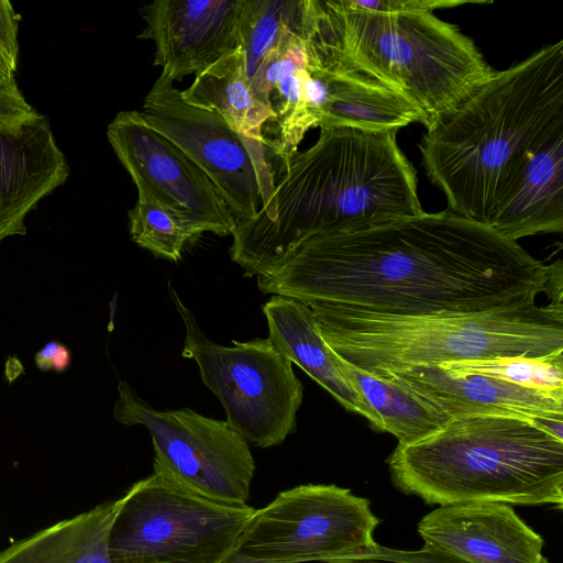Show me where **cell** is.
<instances>
[{
  "label": "cell",
  "instance_id": "1",
  "mask_svg": "<svg viewBox=\"0 0 563 563\" xmlns=\"http://www.w3.org/2000/svg\"><path fill=\"white\" fill-rule=\"evenodd\" d=\"M562 271L487 225L423 211L310 238L256 278L264 294L413 317L561 297Z\"/></svg>",
  "mask_w": 563,
  "mask_h": 563
},
{
  "label": "cell",
  "instance_id": "2",
  "mask_svg": "<svg viewBox=\"0 0 563 563\" xmlns=\"http://www.w3.org/2000/svg\"><path fill=\"white\" fill-rule=\"evenodd\" d=\"M397 132L320 128L314 144L279 162L269 202L231 234L230 257L244 276L272 272L310 238L423 212Z\"/></svg>",
  "mask_w": 563,
  "mask_h": 563
},
{
  "label": "cell",
  "instance_id": "3",
  "mask_svg": "<svg viewBox=\"0 0 563 563\" xmlns=\"http://www.w3.org/2000/svg\"><path fill=\"white\" fill-rule=\"evenodd\" d=\"M563 129V41L494 75L419 148L430 181L450 212L489 227L530 154Z\"/></svg>",
  "mask_w": 563,
  "mask_h": 563
},
{
  "label": "cell",
  "instance_id": "4",
  "mask_svg": "<svg viewBox=\"0 0 563 563\" xmlns=\"http://www.w3.org/2000/svg\"><path fill=\"white\" fill-rule=\"evenodd\" d=\"M305 31L330 56L399 93L431 129L495 73L457 25L378 0H307Z\"/></svg>",
  "mask_w": 563,
  "mask_h": 563
},
{
  "label": "cell",
  "instance_id": "5",
  "mask_svg": "<svg viewBox=\"0 0 563 563\" xmlns=\"http://www.w3.org/2000/svg\"><path fill=\"white\" fill-rule=\"evenodd\" d=\"M563 421L476 415L387 459L393 485L427 505H563Z\"/></svg>",
  "mask_w": 563,
  "mask_h": 563
},
{
  "label": "cell",
  "instance_id": "6",
  "mask_svg": "<svg viewBox=\"0 0 563 563\" xmlns=\"http://www.w3.org/2000/svg\"><path fill=\"white\" fill-rule=\"evenodd\" d=\"M327 344L374 376L416 366L563 353V298L517 301L473 313L387 316L306 302Z\"/></svg>",
  "mask_w": 563,
  "mask_h": 563
},
{
  "label": "cell",
  "instance_id": "7",
  "mask_svg": "<svg viewBox=\"0 0 563 563\" xmlns=\"http://www.w3.org/2000/svg\"><path fill=\"white\" fill-rule=\"evenodd\" d=\"M122 497L109 534L111 563H223L255 511L202 496L158 468Z\"/></svg>",
  "mask_w": 563,
  "mask_h": 563
},
{
  "label": "cell",
  "instance_id": "8",
  "mask_svg": "<svg viewBox=\"0 0 563 563\" xmlns=\"http://www.w3.org/2000/svg\"><path fill=\"white\" fill-rule=\"evenodd\" d=\"M380 523L367 498L334 484H305L255 509L223 563H346L369 559Z\"/></svg>",
  "mask_w": 563,
  "mask_h": 563
},
{
  "label": "cell",
  "instance_id": "9",
  "mask_svg": "<svg viewBox=\"0 0 563 563\" xmlns=\"http://www.w3.org/2000/svg\"><path fill=\"white\" fill-rule=\"evenodd\" d=\"M168 289L185 325L181 355L196 362L203 385L222 404L228 424L253 446L282 444L296 431L303 397L292 363L268 338L232 340L231 346L210 341L174 288Z\"/></svg>",
  "mask_w": 563,
  "mask_h": 563
},
{
  "label": "cell",
  "instance_id": "10",
  "mask_svg": "<svg viewBox=\"0 0 563 563\" xmlns=\"http://www.w3.org/2000/svg\"><path fill=\"white\" fill-rule=\"evenodd\" d=\"M141 115L208 177L236 223L256 217L275 189L276 159L261 142L234 129L217 112L186 103L161 74L144 98Z\"/></svg>",
  "mask_w": 563,
  "mask_h": 563
},
{
  "label": "cell",
  "instance_id": "11",
  "mask_svg": "<svg viewBox=\"0 0 563 563\" xmlns=\"http://www.w3.org/2000/svg\"><path fill=\"white\" fill-rule=\"evenodd\" d=\"M117 421L145 427L152 438L154 468L208 498L246 504L255 472L250 444L225 420L191 409L158 410L126 382L118 385Z\"/></svg>",
  "mask_w": 563,
  "mask_h": 563
},
{
  "label": "cell",
  "instance_id": "12",
  "mask_svg": "<svg viewBox=\"0 0 563 563\" xmlns=\"http://www.w3.org/2000/svg\"><path fill=\"white\" fill-rule=\"evenodd\" d=\"M108 141L137 190L187 213L203 232L231 235L236 220L205 173L152 129L140 111H120L107 126Z\"/></svg>",
  "mask_w": 563,
  "mask_h": 563
},
{
  "label": "cell",
  "instance_id": "13",
  "mask_svg": "<svg viewBox=\"0 0 563 563\" xmlns=\"http://www.w3.org/2000/svg\"><path fill=\"white\" fill-rule=\"evenodd\" d=\"M417 530L423 550L446 563H550L541 534L503 503L439 506Z\"/></svg>",
  "mask_w": 563,
  "mask_h": 563
},
{
  "label": "cell",
  "instance_id": "14",
  "mask_svg": "<svg viewBox=\"0 0 563 563\" xmlns=\"http://www.w3.org/2000/svg\"><path fill=\"white\" fill-rule=\"evenodd\" d=\"M241 11L242 0H157L140 9L137 37L154 42L161 74L181 81L241 46Z\"/></svg>",
  "mask_w": 563,
  "mask_h": 563
},
{
  "label": "cell",
  "instance_id": "15",
  "mask_svg": "<svg viewBox=\"0 0 563 563\" xmlns=\"http://www.w3.org/2000/svg\"><path fill=\"white\" fill-rule=\"evenodd\" d=\"M69 172L44 114L0 119V243L26 233L29 213L66 181Z\"/></svg>",
  "mask_w": 563,
  "mask_h": 563
},
{
  "label": "cell",
  "instance_id": "16",
  "mask_svg": "<svg viewBox=\"0 0 563 563\" xmlns=\"http://www.w3.org/2000/svg\"><path fill=\"white\" fill-rule=\"evenodd\" d=\"M376 377L401 385L450 419L501 415L563 421V395L518 386L485 375L454 373L437 365L416 366Z\"/></svg>",
  "mask_w": 563,
  "mask_h": 563
},
{
  "label": "cell",
  "instance_id": "17",
  "mask_svg": "<svg viewBox=\"0 0 563 563\" xmlns=\"http://www.w3.org/2000/svg\"><path fill=\"white\" fill-rule=\"evenodd\" d=\"M308 75L305 41L299 31H286L250 78L256 99L271 113L262 129L263 144L278 162L288 159L311 125L306 111Z\"/></svg>",
  "mask_w": 563,
  "mask_h": 563
},
{
  "label": "cell",
  "instance_id": "18",
  "mask_svg": "<svg viewBox=\"0 0 563 563\" xmlns=\"http://www.w3.org/2000/svg\"><path fill=\"white\" fill-rule=\"evenodd\" d=\"M272 344L298 365L346 410L368 420L380 432L378 416L350 384L340 366V356L322 338L310 307L296 298L273 295L262 307Z\"/></svg>",
  "mask_w": 563,
  "mask_h": 563
},
{
  "label": "cell",
  "instance_id": "19",
  "mask_svg": "<svg viewBox=\"0 0 563 563\" xmlns=\"http://www.w3.org/2000/svg\"><path fill=\"white\" fill-rule=\"evenodd\" d=\"M489 228L516 242L563 231V129L530 154L516 187L497 209Z\"/></svg>",
  "mask_w": 563,
  "mask_h": 563
},
{
  "label": "cell",
  "instance_id": "20",
  "mask_svg": "<svg viewBox=\"0 0 563 563\" xmlns=\"http://www.w3.org/2000/svg\"><path fill=\"white\" fill-rule=\"evenodd\" d=\"M123 497L104 501L0 551V563H111L109 534Z\"/></svg>",
  "mask_w": 563,
  "mask_h": 563
},
{
  "label": "cell",
  "instance_id": "21",
  "mask_svg": "<svg viewBox=\"0 0 563 563\" xmlns=\"http://www.w3.org/2000/svg\"><path fill=\"white\" fill-rule=\"evenodd\" d=\"M180 95L186 103L219 113L236 132L263 143L262 129L271 113L252 90L241 46L195 75Z\"/></svg>",
  "mask_w": 563,
  "mask_h": 563
},
{
  "label": "cell",
  "instance_id": "22",
  "mask_svg": "<svg viewBox=\"0 0 563 563\" xmlns=\"http://www.w3.org/2000/svg\"><path fill=\"white\" fill-rule=\"evenodd\" d=\"M340 366L352 387L378 416L382 431L398 444L408 445L439 431L450 418L401 385L376 377L340 357Z\"/></svg>",
  "mask_w": 563,
  "mask_h": 563
},
{
  "label": "cell",
  "instance_id": "23",
  "mask_svg": "<svg viewBox=\"0 0 563 563\" xmlns=\"http://www.w3.org/2000/svg\"><path fill=\"white\" fill-rule=\"evenodd\" d=\"M132 240L156 256L177 262L186 245L203 233L200 224L146 190H137L135 205L128 211Z\"/></svg>",
  "mask_w": 563,
  "mask_h": 563
},
{
  "label": "cell",
  "instance_id": "24",
  "mask_svg": "<svg viewBox=\"0 0 563 563\" xmlns=\"http://www.w3.org/2000/svg\"><path fill=\"white\" fill-rule=\"evenodd\" d=\"M303 0H242L240 37L249 79L288 30H300Z\"/></svg>",
  "mask_w": 563,
  "mask_h": 563
},
{
  "label": "cell",
  "instance_id": "25",
  "mask_svg": "<svg viewBox=\"0 0 563 563\" xmlns=\"http://www.w3.org/2000/svg\"><path fill=\"white\" fill-rule=\"evenodd\" d=\"M454 373L478 374L518 386L563 395V353L542 358L497 357L441 364Z\"/></svg>",
  "mask_w": 563,
  "mask_h": 563
},
{
  "label": "cell",
  "instance_id": "26",
  "mask_svg": "<svg viewBox=\"0 0 563 563\" xmlns=\"http://www.w3.org/2000/svg\"><path fill=\"white\" fill-rule=\"evenodd\" d=\"M19 21L12 3L0 0V60L14 74L19 65Z\"/></svg>",
  "mask_w": 563,
  "mask_h": 563
},
{
  "label": "cell",
  "instance_id": "27",
  "mask_svg": "<svg viewBox=\"0 0 563 563\" xmlns=\"http://www.w3.org/2000/svg\"><path fill=\"white\" fill-rule=\"evenodd\" d=\"M35 112V108L20 90L15 77L0 75V119H23Z\"/></svg>",
  "mask_w": 563,
  "mask_h": 563
},
{
  "label": "cell",
  "instance_id": "28",
  "mask_svg": "<svg viewBox=\"0 0 563 563\" xmlns=\"http://www.w3.org/2000/svg\"><path fill=\"white\" fill-rule=\"evenodd\" d=\"M35 364L42 371L63 372L70 364V352L64 344L48 342L35 354Z\"/></svg>",
  "mask_w": 563,
  "mask_h": 563
},
{
  "label": "cell",
  "instance_id": "29",
  "mask_svg": "<svg viewBox=\"0 0 563 563\" xmlns=\"http://www.w3.org/2000/svg\"><path fill=\"white\" fill-rule=\"evenodd\" d=\"M346 563H406V562H397V561H390V560H378V559H367V560H358V561H352Z\"/></svg>",
  "mask_w": 563,
  "mask_h": 563
},
{
  "label": "cell",
  "instance_id": "30",
  "mask_svg": "<svg viewBox=\"0 0 563 563\" xmlns=\"http://www.w3.org/2000/svg\"><path fill=\"white\" fill-rule=\"evenodd\" d=\"M0 75H3L5 77H15V74L11 71L1 60H0Z\"/></svg>",
  "mask_w": 563,
  "mask_h": 563
}]
</instances>
